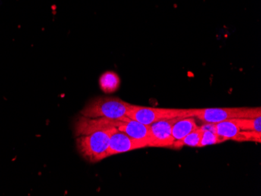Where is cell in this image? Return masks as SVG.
Returning <instances> with one entry per match:
<instances>
[{
    "instance_id": "1",
    "label": "cell",
    "mask_w": 261,
    "mask_h": 196,
    "mask_svg": "<svg viewBox=\"0 0 261 196\" xmlns=\"http://www.w3.org/2000/svg\"><path fill=\"white\" fill-rule=\"evenodd\" d=\"M132 104L117 97H96L88 102L81 115L89 118H108L125 121Z\"/></svg>"
},
{
    "instance_id": "2",
    "label": "cell",
    "mask_w": 261,
    "mask_h": 196,
    "mask_svg": "<svg viewBox=\"0 0 261 196\" xmlns=\"http://www.w3.org/2000/svg\"><path fill=\"white\" fill-rule=\"evenodd\" d=\"M112 129L79 136L76 139V145L82 157L93 163L108 158L110 134Z\"/></svg>"
},
{
    "instance_id": "3",
    "label": "cell",
    "mask_w": 261,
    "mask_h": 196,
    "mask_svg": "<svg viewBox=\"0 0 261 196\" xmlns=\"http://www.w3.org/2000/svg\"><path fill=\"white\" fill-rule=\"evenodd\" d=\"M194 109H168L132 105L127 117L145 125H150L162 120L192 117Z\"/></svg>"
},
{
    "instance_id": "4",
    "label": "cell",
    "mask_w": 261,
    "mask_h": 196,
    "mask_svg": "<svg viewBox=\"0 0 261 196\" xmlns=\"http://www.w3.org/2000/svg\"><path fill=\"white\" fill-rule=\"evenodd\" d=\"M192 117L203 123H216L234 118H253L261 117L260 107L206 108L194 109Z\"/></svg>"
},
{
    "instance_id": "5",
    "label": "cell",
    "mask_w": 261,
    "mask_h": 196,
    "mask_svg": "<svg viewBox=\"0 0 261 196\" xmlns=\"http://www.w3.org/2000/svg\"><path fill=\"white\" fill-rule=\"evenodd\" d=\"M146 147H149L147 141L135 139L117 128H114L110 134L108 157Z\"/></svg>"
},
{
    "instance_id": "6",
    "label": "cell",
    "mask_w": 261,
    "mask_h": 196,
    "mask_svg": "<svg viewBox=\"0 0 261 196\" xmlns=\"http://www.w3.org/2000/svg\"><path fill=\"white\" fill-rule=\"evenodd\" d=\"M179 118H181L162 120L149 125V147H171L174 142L172 127Z\"/></svg>"
},
{
    "instance_id": "7",
    "label": "cell",
    "mask_w": 261,
    "mask_h": 196,
    "mask_svg": "<svg viewBox=\"0 0 261 196\" xmlns=\"http://www.w3.org/2000/svg\"><path fill=\"white\" fill-rule=\"evenodd\" d=\"M121 121L118 120H111L108 118H89L81 116L77 120L75 124V135L77 137L81 135L91 134L99 131H106L117 128L119 125Z\"/></svg>"
},
{
    "instance_id": "8",
    "label": "cell",
    "mask_w": 261,
    "mask_h": 196,
    "mask_svg": "<svg viewBox=\"0 0 261 196\" xmlns=\"http://www.w3.org/2000/svg\"><path fill=\"white\" fill-rule=\"evenodd\" d=\"M117 129L123 131L135 139L147 141L149 144V125H145L128 118L125 121H120Z\"/></svg>"
},
{
    "instance_id": "9",
    "label": "cell",
    "mask_w": 261,
    "mask_h": 196,
    "mask_svg": "<svg viewBox=\"0 0 261 196\" xmlns=\"http://www.w3.org/2000/svg\"><path fill=\"white\" fill-rule=\"evenodd\" d=\"M199 126L196 124L194 117H186L177 120L172 127V136L174 141L181 139L188 134L197 129Z\"/></svg>"
},
{
    "instance_id": "10",
    "label": "cell",
    "mask_w": 261,
    "mask_h": 196,
    "mask_svg": "<svg viewBox=\"0 0 261 196\" xmlns=\"http://www.w3.org/2000/svg\"><path fill=\"white\" fill-rule=\"evenodd\" d=\"M215 124L217 134L224 142L228 139L234 140L241 131L240 127L236 124L233 119L221 121Z\"/></svg>"
},
{
    "instance_id": "11",
    "label": "cell",
    "mask_w": 261,
    "mask_h": 196,
    "mask_svg": "<svg viewBox=\"0 0 261 196\" xmlns=\"http://www.w3.org/2000/svg\"><path fill=\"white\" fill-rule=\"evenodd\" d=\"M202 134H203V131L201 129L200 127H199L197 129L189 133V134H188L186 137H183L181 139L174 141L171 147L174 149H181L183 146L199 147Z\"/></svg>"
},
{
    "instance_id": "12",
    "label": "cell",
    "mask_w": 261,
    "mask_h": 196,
    "mask_svg": "<svg viewBox=\"0 0 261 196\" xmlns=\"http://www.w3.org/2000/svg\"><path fill=\"white\" fill-rule=\"evenodd\" d=\"M99 86L107 93L115 92L120 86V78L115 73L106 72L99 78Z\"/></svg>"
},
{
    "instance_id": "13",
    "label": "cell",
    "mask_w": 261,
    "mask_h": 196,
    "mask_svg": "<svg viewBox=\"0 0 261 196\" xmlns=\"http://www.w3.org/2000/svg\"><path fill=\"white\" fill-rule=\"evenodd\" d=\"M233 121L240 127L241 131H253L261 133V117L249 118H234Z\"/></svg>"
},
{
    "instance_id": "14",
    "label": "cell",
    "mask_w": 261,
    "mask_h": 196,
    "mask_svg": "<svg viewBox=\"0 0 261 196\" xmlns=\"http://www.w3.org/2000/svg\"><path fill=\"white\" fill-rule=\"evenodd\" d=\"M203 131V130H202ZM223 140L217 134L215 131H207L204 130L203 131V134L201 137L200 143H199V147H204L206 146H211V145L219 144L223 143Z\"/></svg>"
},
{
    "instance_id": "15",
    "label": "cell",
    "mask_w": 261,
    "mask_h": 196,
    "mask_svg": "<svg viewBox=\"0 0 261 196\" xmlns=\"http://www.w3.org/2000/svg\"><path fill=\"white\" fill-rule=\"evenodd\" d=\"M234 141L255 142V143H260L261 133L253 131H240Z\"/></svg>"
}]
</instances>
